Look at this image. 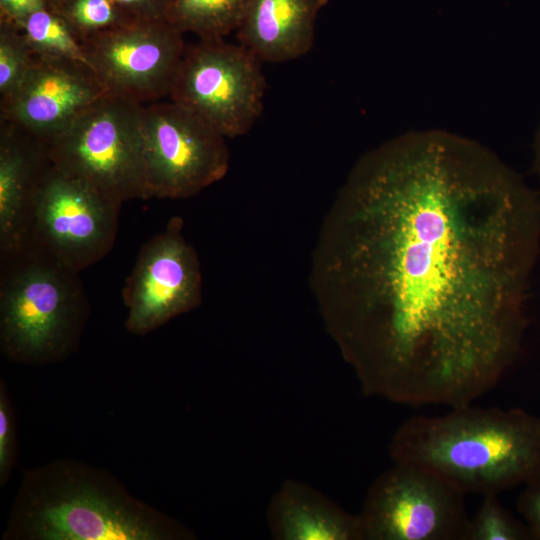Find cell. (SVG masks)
<instances>
[{"label": "cell", "mask_w": 540, "mask_h": 540, "mask_svg": "<svg viewBox=\"0 0 540 540\" xmlns=\"http://www.w3.org/2000/svg\"><path fill=\"white\" fill-rule=\"evenodd\" d=\"M540 197L493 152L409 132L364 154L333 201L309 284L364 394L471 404L518 359Z\"/></svg>", "instance_id": "1"}, {"label": "cell", "mask_w": 540, "mask_h": 540, "mask_svg": "<svg viewBox=\"0 0 540 540\" xmlns=\"http://www.w3.org/2000/svg\"><path fill=\"white\" fill-rule=\"evenodd\" d=\"M4 540H189L190 529L109 472L57 459L24 472Z\"/></svg>", "instance_id": "2"}, {"label": "cell", "mask_w": 540, "mask_h": 540, "mask_svg": "<svg viewBox=\"0 0 540 540\" xmlns=\"http://www.w3.org/2000/svg\"><path fill=\"white\" fill-rule=\"evenodd\" d=\"M389 451L394 463L433 473L465 494H499L540 472V418L518 408L453 407L406 420Z\"/></svg>", "instance_id": "3"}, {"label": "cell", "mask_w": 540, "mask_h": 540, "mask_svg": "<svg viewBox=\"0 0 540 540\" xmlns=\"http://www.w3.org/2000/svg\"><path fill=\"white\" fill-rule=\"evenodd\" d=\"M142 107L108 92L44 142L48 161L120 205L144 199Z\"/></svg>", "instance_id": "4"}, {"label": "cell", "mask_w": 540, "mask_h": 540, "mask_svg": "<svg viewBox=\"0 0 540 540\" xmlns=\"http://www.w3.org/2000/svg\"><path fill=\"white\" fill-rule=\"evenodd\" d=\"M75 272L56 262H30L4 281L0 296V347L11 362L47 365L64 360L79 342L86 320Z\"/></svg>", "instance_id": "5"}, {"label": "cell", "mask_w": 540, "mask_h": 540, "mask_svg": "<svg viewBox=\"0 0 540 540\" xmlns=\"http://www.w3.org/2000/svg\"><path fill=\"white\" fill-rule=\"evenodd\" d=\"M262 63L242 44L199 39L186 47L170 100L226 138L246 134L264 107Z\"/></svg>", "instance_id": "6"}, {"label": "cell", "mask_w": 540, "mask_h": 540, "mask_svg": "<svg viewBox=\"0 0 540 540\" xmlns=\"http://www.w3.org/2000/svg\"><path fill=\"white\" fill-rule=\"evenodd\" d=\"M144 199H183L229 169L226 137L181 105L143 104Z\"/></svg>", "instance_id": "7"}, {"label": "cell", "mask_w": 540, "mask_h": 540, "mask_svg": "<svg viewBox=\"0 0 540 540\" xmlns=\"http://www.w3.org/2000/svg\"><path fill=\"white\" fill-rule=\"evenodd\" d=\"M465 496L433 473L394 463L373 481L358 514L364 540H465Z\"/></svg>", "instance_id": "8"}, {"label": "cell", "mask_w": 540, "mask_h": 540, "mask_svg": "<svg viewBox=\"0 0 540 540\" xmlns=\"http://www.w3.org/2000/svg\"><path fill=\"white\" fill-rule=\"evenodd\" d=\"M120 206L49 162L32 195L29 226L54 262L76 273L110 251Z\"/></svg>", "instance_id": "9"}, {"label": "cell", "mask_w": 540, "mask_h": 540, "mask_svg": "<svg viewBox=\"0 0 540 540\" xmlns=\"http://www.w3.org/2000/svg\"><path fill=\"white\" fill-rule=\"evenodd\" d=\"M109 93L140 104L169 96L186 46L166 19L135 20L82 40Z\"/></svg>", "instance_id": "10"}, {"label": "cell", "mask_w": 540, "mask_h": 540, "mask_svg": "<svg viewBox=\"0 0 540 540\" xmlns=\"http://www.w3.org/2000/svg\"><path fill=\"white\" fill-rule=\"evenodd\" d=\"M174 217L141 249L123 288L126 329L145 335L196 308L202 297L198 256Z\"/></svg>", "instance_id": "11"}, {"label": "cell", "mask_w": 540, "mask_h": 540, "mask_svg": "<svg viewBox=\"0 0 540 540\" xmlns=\"http://www.w3.org/2000/svg\"><path fill=\"white\" fill-rule=\"evenodd\" d=\"M107 93L89 66L36 57L18 87L1 101V120L45 142Z\"/></svg>", "instance_id": "12"}, {"label": "cell", "mask_w": 540, "mask_h": 540, "mask_svg": "<svg viewBox=\"0 0 540 540\" xmlns=\"http://www.w3.org/2000/svg\"><path fill=\"white\" fill-rule=\"evenodd\" d=\"M328 0H250L237 29L238 42L261 62L282 63L306 55Z\"/></svg>", "instance_id": "13"}, {"label": "cell", "mask_w": 540, "mask_h": 540, "mask_svg": "<svg viewBox=\"0 0 540 540\" xmlns=\"http://www.w3.org/2000/svg\"><path fill=\"white\" fill-rule=\"evenodd\" d=\"M46 156L43 141L1 120L0 246L4 255L17 254L25 241L30 207Z\"/></svg>", "instance_id": "14"}, {"label": "cell", "mask_w": 540, "mask_h": 540, "mask_svg": "<svg viewBox=\"0 0 540 540\" xmlns=\"http://www.w3.org/2000/svg\"><path fill=\"white\" fill-rule=\"evenodd\" d=\"M269 532L278 540H364L354 515L313 487L287 480L267 509Z\"/></svg>", "instance_id": "15"}, {"label": "cell", "mask_w": 540, "mask_h": 540, "mask_svg": "<svg viewBox=\"0 0 540 540\" xmlns=\"http://www.w3.org/2000/svg\"><path fill=\"white\" fill-rule=\"evenodd\" d=\"M250 0H171L166 20L183 34L224 39L239 28Z\"/></svg>", "instance_id": "16"}, {"label": "cell", "mask_w": 540, "mask_h": 540, "mask_svg": "<svg viewBox=\"0 0 540 540\" xmlns=\"http://www.w3.org/2000/svg\"><path fill=\"white\" fill-rule=\"evenodd\" d=\"M19 26L36 57L70 60L90 67L81 39L54 8L32 13Z\"/></svg>", "instance_id": "17"}, {"label": "cell", "mask_w": 540, "mask_h": 540, "mask_svg": "<svg viewBox=\"0 0 540 540\" xmlns=\"http://www.w3.org/2000/svg\"><path fill=\"white\" fill-rule=\"evenodd\" d=\"M52 8L62 15L81 41L133 21L113 0H62Z\"/></svg>", "instance_id": "18"}, {"label": "cell", "mask_w": 540, "mask_h": 540, "mask_svg": "<svg viewBox=\"0 0 540 540\" xmlns=\"http://www.w3.org/2000/svg\"><path fill=\"white\" fill-rule=\"evenodd\" d=\"M20 26L0 19V97L5 100L21 83L35 61Z\"/></svg>", "instance_id": "19"}, {"label": "cell", "mask_w": 540, "mask_h": 540, "mask_svg": "<svg viewBox=\"0 0 540 540\" xmlns=\"http://www.w3.org/2000/svg\"><path fill=\"white\" fill-rule=\"evenodd\" d=\"M531 539L526 525L518 521L501 504L498 494L483 496L470 519L465 540H526Z\"/></svg>", "instance_id": "20"}, {"label": "cell", "mask_w": 540, "mask_h": 540, "mask_svg": "<svg viewBox=\"0 0 540 540\" xmlns=\"http://www.w3.org/2000/svg\"><path fill=\"white\" fill-rule=\"evenodd\" d=\"M14 410L7 386L0 382V485L9 481L16 464L17 452Z\"/></svg>", "instance_id": "21"}, {"label": "cell", "mask_w": 540, "mask_h": 540, "mask_svg": "<svg viewBox=\"0 0 540 540\" xmlns=\"http://www.w3.org/2000/svg\"><path fill=\"white\" fill-rule=\"evenodd\" d=\"M517 509L531 539L540 540V472L524 484L517 500Z\"/></svg>", "instance_id": "22"}, {"label": "cell", "mask_w": 540, "mask_h": 540, "mask_svg": "<svg viewBox=\"0 0 540 540\" xmlns=\"http://www.w3.org/2000/svg\"><path fill=\"white\" fill-rule=\"evenodd\" d=\"M133 21L166 19L171 0H113Z\"/></svg>", "instance_id": "23"}, {"label": "cell", "mask_w": 540, "mask_h": 540, "mask_svg": "<svg viewBox=\"0 0 540 540\" xmlns=\"http://www.w3.org/2000/svg\"><path fill=\"white\" fill-rule=\"evenodd\" d=\"M50 7L48 0H0V19L20 25L29 15Z\"/></svg>", "instance_id": "24"}, {"label": "cell", "mask_w": 540, "mask_h": 540, "mask_svg": "<svg viewBox=\"0 0 540 540\" xmlns=\"http://www.w3.org/2000/svg\"><path fill=\"white\" fill-rule=\"evenodd\" d=\"M534 170L540 182V129L537 132L534 143Z\"/></svg>", "instance_id": "25"}, {"label": "cell", "mask_w": 540, "mask_h": 540, "mask_svg": "<svg viewBox=\"0 0 540 540\" xmlns=\"http://www.w3.org/2000/svg\"><path fill=\"white\" fill-rule=\"evenodd\" d=\"M50 7H55L57 4H59L62 0H48Z\"/></svg>", "instance_id": "26"}]
</instances>
